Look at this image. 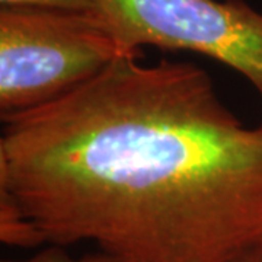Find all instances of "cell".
Returning <instances> with one entry per match:
<instances>
[{"label":"cell","mask_w":262,"mask_h":262,"mask_svg":"<svg viewBox=\"0 0 262 262\" xmlns=\"http://www.w3.org/2000/svg\"><path fill=\"white\" fill-rule=\"evenodd\" d=\"M125 54L141 53H127L96 9L2 8V118L54 102Z\"/></svg>","instance_id":"cell-2"},{"label":"cell","mask_w":262,"mask_h":262,"mask_svg":"<svg viewBox=\"0 0 262 262\" xmlns=\"http://www.w3.org/2000/svg\"><path fill=\"white\" fill-rule=\"evenodd\" d=\"M127 53L185 50L241 73L262 99V13L244 0H95Z\"/></svg>","instance_id":"cell-3"},{"label":"cell","mask_w":262,"mask_h":262,"mask_svg":"<svg viewBox=\"0 0 262 262\" xmlns=\"http://www.w3.org/2000/svg\"><path fill=\"white\" fill-rule=\"evenodd\" d=\"M233 262H262V245L249 252L244 253Z\"/></svg>","instance_id":"cell-7"},{"label":"cell","mask_w":262,"mask_h":262,"mask_svg":"<svg viewBox=\"0 0 262 262\" xmlns=\"http://www.w3.org/2000/svg\"><path fill=\"white\" fill-rule=\"evenodd\" d=\"M140 56L3 117L0 191L51 245L233 262L262 245V121H241L196 64Z\"/></svg>","instance_id":"cell-1"},{"label":"cell","mask_w":262,"mask_h":262,"mask_svg":"<svg viewBox=\"0 0 262 262\" xmlns=\"http://www.w3.org/2000/svg\"><path fill=\"white\" fill-rule=\"evenodd\" d=\"M0 241L16 248H35L48 244L37 223L3 191H0Z\"/></svg>","instance_id":"cell-4"},{"label":"cell","mask_w":262,"mask_h":262,"mask_svg":"<svg viewBox=\"0 0 262 262\" xmlns=\"http://www.w3.org/2000/svg\"><path fill=\"white\" fill-rule=\"evenodd\" d=\"M2 8H41L57 10H94L95 0H0Z\"/></svg>","instance_id":"cell-6"},{"label":"cell","mask_w":262,"mask_h":262,"mask_svg":"<svg viewBox=\"0 0 262 262\" xmlns=\"http://www.w3.org/2000/svg\"><path fill=\"white\" fill-rule=\"evenodd\" d=\"M3 262H124L120 258L110 255V253L99 251L98 253L84 255L82 258H73L64 251V246L53 245L47 249L38 252L28 259L22 261H3Z\"/></svg>","instance_id":"cell-5"}]
</instances>
